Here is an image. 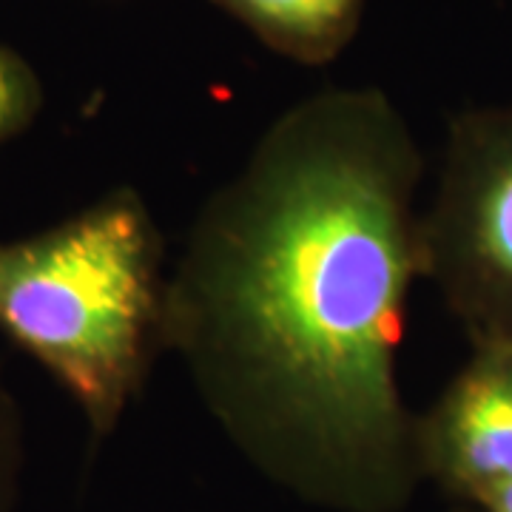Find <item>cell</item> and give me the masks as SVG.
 Segmentation results:
<instances>
[{"mask_svg": "<svg viewBox=\"0 0 512 512\" xmlns=\"http://www.w3.org/2000/svg\"><path fill=\"white\" fill-rule=\"evenodd\" d=\"M165 242L146 200L117 188L35 237L0 242V330L109 436L165 353Z\"/></svg>", "mask_w": 512, "mask_h": 512, "instance_id": "obj_2", "label": "cell"}, {"mask_svg": "<svg viewBox=\"0 0 512 512\" xmlns=\"http://www.w3.org/2000/svg\"><path fill=\"white\" fill-rule=\"evenodd\" d=\"M478 504L487 512H512V484L501 487V490H493L490 495H484Z\"/></svg>", "mask_w": 512, "mask_h": 512, "instance_id": "obj_8", "label": "cell"}, {"mask_svg": "<svg viewBox=\"0 0 512 512\" xmlns=\"http://www.w3.org/2000/svg\"><path fill=\"white\" fill-rule=\"evenodd\" d=\"M15 439H18V410H15V402H12L6 384L0 379V493H3L6 476H9Z\"/></svg>", "mask_w": 512, "mask_h": 512, "instance_id": "obj_7", "label": "cell"}, {"mask_svg": "<svg viewBox=\"0 0 512 512\" xmlns=\"http://www.w3.org/2000/svg\"><path fill=\"white\" fill-rule=\"evenodd\" d=\"M421 174L382 89H322L259 134L168 268L165 353L248 458L339 510H396L424 473L396 373Z\"/></svg>", "mask_w": 512, "mask_h": 512, "instance_id": "obj_1", "label": "cell"}, {"mask_svg": "<svg viewBox=\"0 0 512 512\" xmlns=\"http://www.w3.org/2000/svg\"><path fill=\"white\" fill-rule=\"evenodd\" d=\"M421 470L481 501L512 484V345H478L419 416Z\"/></svg>", "mask_w": 512, "mask_h": 512, "instance_id": "obj_4", "label": "cell"}, {"mask_svg": "<svg viewBox=\"0 0 512 512\" xmlns=\"http://www.w3.org/2000/svg\"><path fill=\"white\" fill-rule=\"evenodd\" d=\"M43 106V89L32 66L0 46V143L18 137L35 123Z\"/></svg>", "mask_w": 512, "mask_h": 512, "instance_id": "obj_6", "label": "cell"}, {"mask_svg": "<svg viewBox=\"0 0 512 512\" xmlns=\"http://www.w3.org/2000/svg\"><path fill=\"white\" fill-rule=\"evenodd\" d=\"M268 49L302 66L342 55L362 26L365 0H214Z\"/></svg>", "mask_w": 512, "mask_h": 512, "instance_id": "obj_5", "label": "cell"}, {"mask_svg": "<svg viewBox=\"0 0 512 512\" xmlns=\"http://www.w3.org/2000/svg\"><path fill=\"white\" fill-rule=\"evenodd\" d=\"M419 262L473 348L512 345V106L453 120Z\"/></svg>", "mask_w": 512, "mask_h": 512, "instance_id": "obj_3", "label": "cell"}]
</instances>
